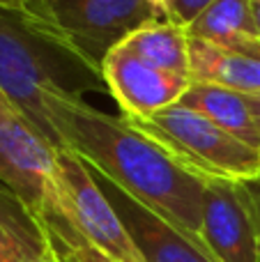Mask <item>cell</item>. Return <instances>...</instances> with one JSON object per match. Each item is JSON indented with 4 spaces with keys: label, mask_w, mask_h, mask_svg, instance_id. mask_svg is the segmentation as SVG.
Segmentation results:
<instances>
[{
    "label": "cell",
    "mask_w": 260,
    "mask_h": 262,
    "mask_svg": "<svg viewBox=\"0 0 260 262\" xmlns=\"http://www.w3.org/2000/svg\"><path fill=\"white\" fill-rule=\"evenodd\" d=\"M46 115L58 147L72 149L95 175L203 244V177L187 170L122 115L104 113L83 97L46 95Z\"/></svg>",
    "instance_id": "6da1fadb"
},
{
    "label": "cell",
    "mask_w": 260,
    "mask_h": 262,
    "mask_svg": "<svg viewBox=\"0 0 260 262\" xmlns=\"http://www.w3.org/2000/svg\"><path fill=\"white\" fill-rule=\"evenodd\" d=\"M0 90L55 145L46 95L83 97L106 83L101 64L60 35L39 0H0Z\"/></svg>",
    "instance_id": "7a4b0ae2"
},
{
    "label": "cell",
    "mask_w": 260,
    "mask_h": 262,
    "mask_svg": "<svg viewBox=\"0 0 260 262\" xmlns=\"http://www.w3.org/2000/svg\"><path fill=\"white\" fill-rule=\"evenodd\" d=\"M124 120L203 180L251 182L260 177V149L193 108L175 104L145 120Z\"/></svg>",
    "instance_id": "3957f363"
},
{
    "label": "cell",
    "mask_w": 260,
    "mask_h": 262,
    "mask_svg": "<svg viewBox=\"0 0 260 262\" xmlns=\"http://www.w3.org/2000/svg\"><path fill=\"white\" fill-rule=\"evenodd\" d=\"M44 205L58 209L69 226L106 258L115 262H143L97 177L72 149H55V170Z\"/></svg>",
    "instance_id": "277c9868"
},
{
    "label": "cell",
    "mask_w": 260,
    "mask_h": 262,
    "mask_svg": "<svg viewBox=\"0 0 260 262\" xmlns=\"http://www.w3.org/2000/svg\"><path fill=\"white\" fill-rule=\"evenodd\" d=\"M60 35L101 64L109 51L152 21H166L150 0H39Z\"/></svg>",
    "instance_id": "5b68a950"
},
{
    "label": "cell",
    "mask_w": 260,
    "mask_h": 262,
    "mask_svg": "<svg viewBox=\"0 0 260 262\" xmlns=\"http://www.w3.org/2000/svg\"><path fill=\"white\" fill-rule=\"evenodd\" d=\"M55 149L26 111L0 90V184L37 214L49 198Z\"/></svg>",
    "instance_id": "8992f818"
},
{
    "label": "cell",
    "mask_w": 260,
    "mask_h": 262,
    "mask_svg": "<svg viewBox=\"0 0 260 262\" xmlns=\"http://www.w3.org/2000/svg\"><path fill=\"white\" fill-rule=\"evenodd\" d=\"M101 76L120 115L129 120H145L180 104L191 88V78L159 69L124 41L101 60Z\"/></svg>",
    "instance_id": "52a82bcc"
},
{
    "label": "cell",
    "mask_w": 260,
    "mask_h": 262,
    "mask_svg": "<svg viewBox=\"0 0 260 262\" xmlns=\"http://www.w3.org/2000/svg\"><path fill=\"white\" fill-rule=\"evenodd\" d=\"M201 239L216 262H260V237L242 182L205 180Z\"/></svg>",
    "instance_id": "ba28073f"
},
{
    "label": "cell",
    "mask_w": 260,
    "mask_h": 262,
    "mask_svg": "<svg viewBox=\"0 0 260 262\" xmlns=\"http://www.w3.org/2000/svg\"><path fill=\"white\" fill-rule=\"evenodd\" d=\"M95 177L104 189L106 198L115 207L124 230L129 232L132 242L136 244L143 262H216L207 253L205 246L198 244L189 235H184L180 228H175L166 219L157 216L145 205H141L122 189H118L113 182L99 175Z\"/></svg>",
    "instance_id": "9c48e42d"
},
{
    "label": "cell",
    "mask_w": 260,
    "mask_h": 262,
    "mask_svg": "<svg viewBox=\"0 0 260 262\" xmlns=\"http://www.w3.org/2000/svg\"><path fill=\"white\" fill-rule=\"evenodd\" d=\"M189 78L191 83L226 88L242 95H258L260 60L230 46L189 37Z\"/></svg>",
    "instance_id": "30bf717a"
},
{
    "label": "cell",
    "mask_w": 260,
    "mask_h": 262,
    "mask_svg": "<svg viewBox=\"0 0 260 262\" xmlns=\"http://www.w3.org/2000/svg\"><path fill=\"white\" fill-rule=\"evenodd\" d=\"M51 251L41 216L0 184V262H23Z\"/></svg>",
    "instance_id": "8fae6325"
},
{
    "label": "cell",
    "mask_w": 260,
    "mask_h": 262,
    "mask_svg": "<svg viewBox=\"0 0 260 262\" xmlns=\"http://www.w3.org/2000/svg\"><path fill=\"white\" fill-rule=\"evenodd\" d=\"M180 104L198 111L207 120L219 124L221 129L233 134L235 138L260 149V129L249 95L216 85H205V83H191V88L187 90Z\"/></svg>",
    "instance_id": "7c38bea8"
},
{
    "label": "cell",
    "mask_w": 260,
    "mask_h": 262,
    "mask_svg": "<svg viewBox=\"0 0 260 262\" xmlns=\"http://www.w3.org/2000/svg\"><path fill=\"white\" fill-rule=\"evenodd\" d=\"M187 35L230 49L242 39H256L251 0H214L187 28Z\"/></svg>",
    "instance_id": "4fadbf2b"
},
{
    "label": "cell",
    "mask_w": 260,
    "mask_h": 262,
    "mask_svg": "<svg viewBox=\"0 0 260 262\" xmlns=\"http://www.w3.org/2000/svg\"><path fill=\"white\" fill-rule=\"evenodd\" d=\"M141 58L159 69L189 78V35L170 21H152L124 39Z\"/></svg>",
    "instance_id": "5bb4252c"
},
{
    "label": "cell",
    "mask_w": 260,
    "mask_h": 262,
    "mask_svg": "<svg viewBox=\"0 0 260 262\" xmlns=\"http://www.w3.org/2000/svg\"><path fill=\"white\" fill-rule=\"evenodd\" d=\"M39 216L46 228L51 249H53L58 262H115V260L106 258L104 253H99L90 242L83 239L55 207L44 205Z\"/></svg>",
    "instance_id": "9a60e30c"
},
{
    "label": "cell",
    "mask_w": 260,
    "mask_h": 262,
    "mask_svg": "<svg viewBox=\"0 0 260 262\" xmlns=\"http://www.w3.org/2000/svg\"><path fill=\"white\" fill-rule=\"evenodd\" d=\"M212 3H214V0H164L166 21H170L187 30Z\"/></svg>",
    "instance_id": "2e32d148"
},
{
    "label": "cell",
    "mask_w": 260,
    "mask_h": 262,
    "mask_svg": "<svg viewBox=\"0 0 260 262\" xmlns=\"http://www.w3.org/2000/svg\"><path fill=\"white\" fill-rule=\"evenodd\" d=\"M242 189H244V195H247L249 209H251L253 223H256V230L260 237V177L251 182H242Z\"/></svg>",
    "instance_id": "e0dca14e"
},
{
    "label": "cell",
    "mask_w": 260,
    "mask_h": 262,
    "mask_svg": "<svg viewBox=\"0 0 260 262\" xmlns=\"http://www.w3.org/2000/svg\"><path fill=\"white\" fill-rule=\"evenodd\" d=\"M233 49L244 51V53H249V55H253V58L260 60V41L258 39H242L240 44H235Z\"/></svg>",
    "instance_id": "ac0fdd59"
},
{
    "label": "cell",
    "mask_w": 260,
    "mask_h": 262,
    "mask_svg": "<svg viewBox=\"0 0 260 262\" xmlns=\"http://www.w3.org/2000/svg\"><path fill=\"white\" fill-rule=\"evenodd\" d=\"M251 12H253V23H256V39L260 41V0H251Z\"/></svg>",
    "instance_id": "d6986e66"
},
{
    "label": "cell",
    "mask_w": 260,
    "mask_h": 262,
    "mask_svg": "<svg viewBox=\"0 0 260 262\" xmlns=\"http://www.w3.org/2000/svg\"><path fill=\"white\" fill-rule=\"evenodd\" d=\"M249 101H251L253 115H256V122H258V129H260V92L258 95H249Z\"/></svg>",
    "instance_id": "ffe728a7"
},
{
    "label": "cell",
    "mask_w": 260,
    "mask_h": 262,
    "mask_svg": "<svg viewBox=\"0 0 260 262\" xmlns=\"http://www.w3.org/2000/svg\"><path fill=\"white\" fill-rule=\"evenodd\" d=\"M23 262H58V258H55L53 249L46 251L44 255H37V258H30V260H23Z\"/></svg>",
    "instance_id": "44dd1931"
}]
</instances>
